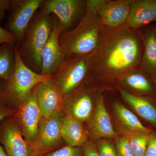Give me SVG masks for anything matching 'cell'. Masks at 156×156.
I'll use <instances>...</instances> for the list:
<instances>
[{"instance_id":"1","label":"cell","mask_w":156,"mask_h":156,"mask_svg":"<svg viewBox=\"0 0 156 156\" xmlns=\"http://www.w3.org/2000/svg\"><path fill=\"white\" fill-rule=\"evenodd\" d=\"M140 29L130 28L126 23L105 27L97 47L86 56V79L98 91L117 89L118 82L126 73L139 69L144 49Z\"/></svg>"},{"instance_id":"2","label":"cell","mask_w":156,"mask_h":156,"mask_svg":"<svg viewBox=\"0 0 156 156\" xmlns=\"http://www.w3.org/2000/svg\"><path fill=\"white\" fill-rule=\"evenodd\" d=\"M53 24V14L40 9L26 30L21 44L17 47L23 63L37 73L41 74L42 70L41 52L50 38Z\"/></svg>"},{"instance_id":"3","label":"cell","mask_w":156,"mask_h":156,"mask_svg":"<svg viewBox=\"0 0 156 156\" xmlns=\"http://www.w3.org/2000/svg\"><path fill=\"white\" fill-rule=\"evenodd\" d=\"M105 27L97 13L86 11L74 27L62 32L59 45L69 56H87L97 47Z\"/></svg>"},{"instance_id":"4","label":"cell","mask_w":156,"mask_h":156,"mask_svg":"<svg viewBox=\"0 0 156 156\" xmlns=\"http://www.w3.org/2000/svg\"><path fill=\"white\" fill-rule=\"evenodd\" d=\"M16 66L14 73L7 79H0V103L17 111L26 100L31 90L51 76L42 75L29 68L15 47Z\"/></svg>"},{"instance_id":"5","label":"cell","mask_w":156,"mask_h":156,"mask_svg":"<svg viewBox=\"0 0 156 156\" xmlns=\"http://www.w3.org/2000/svg\"><path fill=\"white\" fill-rule=\"evenodd\" d=\"M98 90L88 80L62 97L65 114L86 124L95 106Z\"/></svg>"},{"instance_id":"6","label":"cell","mask_w":156,"mask_h":156,"mask_svg":"<svg viewBox=\"0 0 156 156\" xmlns=\"http://www.w3.org/2000/svg\"><path fill=\"white\" fill-rule=\"evenodd\" d=\"M64 114L62 111L49 118L42 117L36 138L32 144L35 156H42L66 144L60 132L62 119Z\"/></svg>"},{"instance_id":"7","label":"cell","mask_w":156,"mask_h":156,"mask_svg":"<svg viewBox=\"0 0 156 156\" xmlns=\"http://www.w3.org/2000/svg\"><path fill=\"white\" fill-rule=\"evenodd\" d=\"M44 0H12L6 27L16 37L19 47L34 15L41 8Z\"/></svg>"},{"instance_id":"8","label":"cell","mask_w":156,"mask_h":156,"mask_svg":"<svg viewBox=\"0 0 156 156\" xmlns=\"http://www.w3.org/2000/svg\"><path fill=\"white\" fill-rule=\"evenodd\" d=\"M86 56H69L52 77L62 96L75 89L86 80Z\"/></svg>"},{"instance_id":"9","label":"cell","mask_w":156,"mask_h":156,"mask_svg":"<svg viewBox=\"0 0 156 156\" xmlns=\"http://www.w3.org/2000/svg\"><path fill=\"white\" fill-rule=\"evenodd\" d=\"M59 20L63 31L72 29L80 22L86 11L84 0H44L41 8Z\"/></svg>"},{"instance_id":"10","label":"cell","mask_w":156,"mask_h":156,"mask_svg":"<svg viewBox=\"0 0 156 156\" xmlns=\"http://www.w3.org/2000/svg\"><path fill=\"white\" fill-rule=\"evenodd\" d=\"M0 143L8 156H35L32 146L24 139L14 115L0 122Z\"/></svg>"},{"instance_id":"11","label":"cell","mask_w":156,"mask_h":156,"mask_svg":"<svg viewBox=\"0 0 156 156\" xmlns=\"http://www.w3.org/2000/svg\"><path fill=\"white\" fill-rule=\"evenodd\" d=\"M35 87L14 115L24 139L31 145L36 138L42 118L37 103Z\"/></svg>"},{"instance_id":"12","label":"cell","mask_w":156,"mask_h":156,"mask_svg":"<svg viewBox=\"0 0 156 156\" xmlns=\"http://www.w3.org/2000/svg\"><path fill=\"white\" fill-rule=\"evenodd\" d=\"M89 140L95 142L102 138H114L117 133L109 114L102 92L96 94L95 106L92 114L85 124Z\"/></svg>"},{"instance_id":"13","label":"cell","mask_w":156,"mask_h":156,"mask_svg":"<svg viewBox=\"0 0 156 156\" xmlns=\"http://www.w3.org/2000/svg\"><path fill=\"white\" fill-rule=\"evenodd\" d=\"M53 16V30L41 52L42 70L41 74L51 76L56 73L61 65L69 57L59 45L58 39L63 29L59 20L56 16Z\"/></svg>"},{"instance_id":"14","label":"cell","mask_w":156,"mask_h":156,"mask_svg":"<svg viewBox=\"0 0 156 156\" xmlns=\"http://www.w3.org/2000/svg\"><path fill=\"white\" fill-rule=\"evenodd\" d=\"M52 77L39 83L35 87L37 103L44 118H49L63 111V96Z\"/></svg>"},{"instance_id":"15","label":"cell","mask_w":156,"mask_h":156,"mask_svg":"<svg viewBox=\"0 0 156 156\" xmlns=\"http://www.w3.org/2000/svg\"><path fill=\"white\" fill-rule=\"evenodd\" d=\"M122 88L132 95L156 100V87L154 80L140 69L126 73L120 79L117 88Z\"/></svg>"},{"instance_id":"16","label":"cell","mask_w":156,"mask_h":156,"mask_svg":"<svg viewBox=\"0 0 156 156\" xmlns=\"http://www.w3.org/2000/svg\"><path fill=\"white\" fill-rule=\"evenodd\" d=\"M134 0H108L98 14L105 27H116L126 23Z\"/></svg>"},{"instance_id":"17","label":"cell","mask_w":156,"mask_h":156,"mask_svg":"<svg viewBox=\"0 0 156 156\" xmlns=\"http://www.w3.org/2000/svg\"><path fill=\"white\" fill-rule=\"evenodd\" d=\"M121 97L142 120L156 130V100L150 98L132 95L122 88L117 89Z\"/></svg>"},{"instance_id":"18","label":"cell","mask_w":156,"mask_h":156,"mask_svg":"<svg viewBox=\"0 0 156 156\" xmlns=\"http://www.w3.org/2000/svg\"><path fill=\"white\" fill-rule=\"evenodd\" d=\"M156 22V0H134L126 24L134 30Z\"/></svg>"},{"instance_id":"19","label":"cell","mask_w":156,"mask_h":156,"mask_svg":"<svg viewBox=\"0 0 156 156\" xmlns=\"http://www.w3.org/2000/svg\"><path fill=\"white\" fill-rule=\"evenodd\" d=\"M113 114L117 134H127L131 131L141 130L150 132L152 129L143 125L137 116L119 101L112 103Z\"/></svg>"},{"instance_id":"20","label":"cell","mask_w":156,"mask_h":156,"mask_svg":"<svg viewBox=\"0 0 156 156\" xmlns=\"http://www.w3.org/2000/svg\"><path fill=\"white\" fill-rule=\"evenodd\" d=\"M142 32L144 49L139 69L156 80V25Z\"/></svg>"},{"instance_id":"21","label":"cell","mask_w":156,"mask_h":156,"mask_svg":"<svg viewBox=\"0 0 156 156\" xmlns=\"http://www.w3.org/2000/svg\"><path fill=\"white\" fill-rule=\"evenodd\" d=\"M60 132L66 144L82 146L89 140L85 123L65 114L62 119Z\"/></svg>"},{"instance_id":"22","label":"cell","mask_w":156,"mask_h":156,"mask_svg":"<svg viewBox=\"0 0 156 156\" xmlns=\"http://www.w3.org/2000/svg\"><path fill=\"white\" fill-rule=\"evenodd\" d=\"M15 45H0V79H7L14 73L16 66Z\"/></svg>"},{"instance_id":"23","label":"cell","mask_w":156,"mask_h":156,"mask_svg":"<svg viewBox=\"0 0 156 156\" xmlns=\"http://www.w3.org/2000/svg\"><path fill=\"white\" fill-rule=\"evenodd\" d=\"M150 132L136 130L127 134L134 156H144Z\"/></svg>"},{"instance_id":"24","label":"cell","mask_w":156,"mask_h":156,"mask_svg":"<svg viewBox=\"0 0 156 156\" xmlns=\"http://www.w3.org/2000/svg\"><path fill=\"white\" fill-rule=\"evenodd\" d=\"M95 143L99 156H118L114 138H101Z\"/></svg>"},{"instance_id":"25","label":"cell","mask_w":156,"mask_h":156,"mask_svg":"<svg viewBox=\"0 0 156 156\" xmlns=\"http://www.w3.org/2000/svg\"><path fill=\"white\" fill-rule=\"evenodd\" d=\"M114 139L118 156H134L128 134H117Z\"/></svg>"},{"instance_id":"26","label":"cell","mask_w":156,"mask_h":156,"mask_svg":"<svg viewBox=\"0 0 156 156\" xmlns=\"http://www.w3.org/2000/svg\"><path fill=\"white\" fill-rule=\"evenodd\" d=\"M42 156H83L82 146L65 144L62 147Z\"/></svg>"},{"instance_id":"27","label":"cell","mask_w":156,"mask_h":156,"mask_svg":"<svg viewBox=\"0 0 156 156\" xmlns=\"http://www.w3.org/2000/svg\"><path fill=\"white\" fill-rule=\"evenodd\" d=\"M144 156H156V130L152 129L148 133L146 150Z\"/></svg>"},{"instance_id":"28","label":"cell","mask_w":156,"mask_h":156,"mask_svg":"<svg viewBox=\"0 0 156 156\" xmlns=\"http://www.w3.org/2000/svg\"><path fill=\"white\" fill-rule=\"evenodd\" d=\"M5 44L16 45L17 40L14 35L0 26V45Z\"/></svg>"},{"instance_id":"29","label":"cell","mask_w":156,"mask_h":156,"mask_svg":"<svg viewBox=\"0 0 156 156\" xmlns=\"http://www.w3.org/2000/svg\"><path fill=\"white\" fill-rule=\"evenodd\" d=\"M82 147L83 156H99L95 142L88 140Z\"/></svg>"},{"instance_id":"30","label":"cell","mask_w":156,"mask_h":156,"mask_svg":"<svg viewBox=\"0 0 156 156\" xmlns=\"http://www.w3.org/2000/svg\"><path fill=\"white\" fill-rule=\"evenodd\" d=\"M108 0H87L86 11L98 13V11L106 3Z\"/></svg>"},{"instance_id":"31","label":"cell","mask_w":156,"mask_h":156,"mask_svg":"<svg viewBox=\"0 0 156 156\" xmlns=\"http://www.w3.org/2000/svg\"><path fill=\"white\" fill-rule=\"evenodd\" d=\"M16 111L0 103V122L8 117L13 115Z\"/></svg>"},{"instance_id":"32","label":"cell","mask_w":156,"mask_h":156,"mask_svg":"<svg viewBox=\"0 0 156 156\" xmlns=\"http://www.w3.org/2000/svg\"><path fill=\"white\" fill-rule=\"evenodd\" d=\"M12 0H0V23L5 17L6 11H9Z\"/></svg>"},{"instance_id":"33","label":"cell","mask_w":156,"mask_h":156,"mask_svg":"<svg viewBox=\"0 0 156 156\" xmlns=\"http://www.w3.org/2000/svg\"><path fill=\"white\" fill-rule=\"evenodd\" d=\"M0 156H8L6 153L4 148L0 145Z\"/></svg>"},{"instance_id":"34","label":"cell","mask_w":156,"mask_h":156,"mask_svg":"<svg viewBox=\"0 0 156 156\" xmlns=\"http://www.w3.org/2000/svg\"><path fill=\"white\" fill-rule=\"evenodd\" d=\"M154 80V82L155 84L156 87V81L155 80Z\"/></svg>"},{"instance_id":"35","label":"cell","mask_w":156,"mask_h":156,"mask_svg":"<svg viewBox=\"0 0 156 156\" xmlns=\"http://www.w3.org/2000/svg\"></svg>"}]
</instances>
